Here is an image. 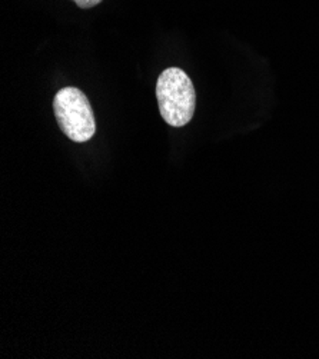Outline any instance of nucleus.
Instances as JSON below:
<instances>
[{"instance_id": "1", "label": "nucleus", "mask_w": 319, "mask_h": 359, "mask_svg": "<svg viewBox=\"0 0 319 359\" xmlns=\"http://www.w3.org/2000/svg\"><path fill=\"white\" fill-rule=\"evenodd\" d=\"M156 97L163 121L173 128L191 122L196 93L191 78L179 67L165 69L156 82Z\"/></svg>"}, {"instance_id": "2", "label": "nucleus", "mask_w": 319, "mask_h": 359, "mask_svg": "<svg viewBox=\"0 0 319 359\" xmlns=\"http://www.w3.org/2000/svg\"><path fill=\"white\" fill-rule=\"evenodd\" d=\"M53 111L62 132L74 142L89 140L96 132L95 115L86 95L78 88H63L53 99Z\"/></svg>"}, {"instance_id": "3", "label": "nucleus", "mask_w": 319, "mask_h": 359, "mask_svg": "<svg viewBox=\"0 0 319 359\" xmlns=\"http://www.w3.org/2000/svg\"><path fill=\"white\" fill-rule=\"evenodd\" d=\"M74 2L79 6V8H82V9H90V8H93V6H96V5H99L102 0H74Z\"/></svg>"}]
</instances>
